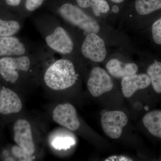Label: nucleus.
Wrapping results in <instances>:
<instances>
[{
    "label": "nucleus",
    "mask_w": 161,
    "mask_h": 161,
    "mask_svg": "<svg viewBox=\"0 0 161 161\" xmlns=\"http://www.w3.org/2000/svg\"><path fill=\"white\" fill-rule=\"evenodd\" d=\"M106 68L110 75L118 78L135 75L138 71V67L135 64L124 63L116 59L110 60L107 64Z\"/></svg>",
    "instance_id": "ddd939ff"
},
{
    "label": "nucleus",
    "mask_w": 161,
    "mask_h": 161,
    "mask_svg": "<svg viewBox=\"0 0 161 161\" xmlns=\"http://www.w3.org/2000/svg\"><path fill=\"white\" fill-rule=\"evenodd\" d=\"M119 10V7L117 6H114L112 7V11L115 13H118Z\"/></svg>",
    "instance_id": "393cba45"
},
{
    "label": "nucleus",
    "mask_w": 161,
    "mask_h": 161,
    "mask_svg": "<svg viewBox=\"0 0 161 161\" xmlns=\"http://www.w3.org/2000/svg\"><path fill=\"white\" fill-rule=\"evenodd\" d=\"M143 123L152 135L161 138V110H154L148 112L144 116Z\"/></svg>",
    "instance_id": "4468645a"
},
{
    "label": "nucleus",
    "mask_w": 161,
    "mask_h": 161,
    "mask_svg": "<svg viewBox=\"0 0 161 161\" xmlns=\"http://www.w3.org/2000/svg\"><path fill=\"white\" fill-rule=\"evenodd\" d=\"M153 90L158 94L161 93V63L155 61L147 70Z\"/></svg>",
    "instance_id": "dca6fc26"
},
{
    "label": "nucleus",
    "mask_w": 161,
    "mask_h": 161,
    "mask_svg": "<svg viewBox=\"0 0 161 161\" xmlns=\"http://www.w3.org/2000/svg\"><path fill=\"white\" fill-rule=\"evenodd\" d=\"M22 101L19 95L8 88H2L0 95V113L9 115L19 113L22 109Z\"/></svg>",
    "instance_id": "f8f14e48"
},
{
    "label": "nucleus",
    "mask_w": 161,
    "mask_h": 161,
    "mask_svg": "<svg viewBox=\"0 0 161 161\" xmlns=\"http://www.w3.org/2000/svg\"><path fill=\"white\" fill-rule=\"evenodd\" d=\"M127 115L120 111L105 112L101 118V125L104 132L112 139L120 137L123 129L128 123Z\"/></svg>",
    "instance_id": "423d86ee"
},
{
    "label": "nucleus",
    "mask_w": 161,
    "mask_h": 161,
    "mask_svg": "<svg viewBox=\"0 0 161 161\" xmlns=\"http://www.w3.org/2000/svg\"><path fill=\"white\" fill-rule=\"evenodd\" d=\"M22 0H6V4L8 6L12 7H16L21 4Z\"/></svg>",
    "instance_id": "5701e85b"
},
{
    "label": "nucleus",
    "mask_w": 161,
    "mask_h": 161,
    "mask_svg": "<svg viewBox=\"0 0 161 161\" xmlns=\"http://www.w3.org/2000/svg\"><path fill=\"white\" fill-rule=\"evenodd\" d=\"M129 161V158L123 156H112L109 158L107 159L106 161Z\"/></svg>",
    "instance_id": "b1692460"
},
{
    "label": "nucleus",
    "mask_w": 161,
    "mask_h": 161,
    "mask_svg": "<svg viewBox=\"0 0 161 161\" xmlns=\"http://www.w3.org/2000/svg\"><path fill=\"white\" fill-rule=\"evenodd\" d=\"M75 143L71 137H59L55 139L53 142V146L58 150L67 149Z\"/></svg>",
    "instance_id": "aec40b11"
},
{
    "label": "nucleus",
    "mask_w": 161,
    "mask_h": 161,
    "mask_svg": "<svg viewBox=\"0 0 161 161\" xmlns=\"http://www.w3.org/2000/svg\"><path fill=\"white\" fill-rule=\"evenodd\" d=\"M12 153L15 157L19 161H31L33 159L32 155L26 153L19 146H14L12 148Z\"/></svg>",
    "instance_id": "6ab92c4d"
},
{
    "label": "nucleus",
    "mask_w": 161,
    "mask_h": 161,
    "mask_svg": "<svg viewBox=\"0 0 161 161\" xmlns=\"http://www.w3.org/2000/svg\"><path fill=\"white\" fill-rule=\"evenodd\" d=\"M150 84L151 80L147 74L127 76L122 80V92L125 98H130L136 91L147 88Z\"/></svg>",
    "instance_id": "9d476101"
},
{
    "label": "nucleus",
    "mask_w": 161,
    "mask_h": 161,
    "mask_svg": "<svg viewBox=\"0 0 161 161\" xmlns=\"http://www.w3.org/2000/svg\"><path fill=\"white\" fill-rule=\"evenodd\" d=\"M53 118L58 125L71 131H76L80 127L76 109L70 103L57 105L53 112Z\"/></svg>",
    "instance_id": "6e6552de"
},
{
    "label": "nucleus",
    "mask_w": 161,
    "mask_h": 161,
    "mask_svg": "<svg viewBox=\"0 0 161 161\" xmlns=\"http://www.w3.org/2000/svg\"><path fill=\"white\" fill-rule=\"evenodd\" d=\"M113 87L112 78L104 69L98 67L92 69L88 80L87 88L93 97H98L109 92Z\"/></svg>",
    "instance_id": "39448f33"
},
{
    "label": "nucleus",
    "mask_w": 161,
    "mask_h": 161,
    "mask_svg": "<svg viewBox=\"0 0 161 161\" xmlns=\"http://www.w3.org/2000/svg\"><path fill=\"white\" fill-rule=\"evenodd\" d=\"M31 64V58L28 55L3 57L0 59V75L7 82L14 84L19 79V72L28 71Z\"/></svg>",
    "instance_id": "7ed1b4c3"
},
{
    "label": "nucleus",
    "mask_w": 161,
    "mask_h": 161,
    "mask_svg": "<svg viewBox=\"0 0 161 161\" xmlns=\"http://www.w3.org/2000/svg\"><path fill=\"white\" fill-rule=\"evenodd\" d=\"M5 161H15V160H14V159L13 158L9 157L6 158L5 159Z\"/></svg>",
    "instance_id": "bb28decb"
},
{
    "label": "nucleus",
    "mask_w": 161,
    "mask_h": 161,
    "mask_svg": "<svg viewBox=\"0 0 161 161\" xmlns=\"http://www.w3.org/2000/svg\"><path fill=\"white\" fill-rule=\"evenodd\" d=\"M152 32L154 42L161 45V18L153 24Z\"/></svg>",
    "instance_id": "412c9836"
},
{
    "label": "nucleus",
    "mask_w": 161,
    "mask_h": 161,
    "mask_svg": "<svg viewBox=\"0 0 161 161\" xmlns=\"http://www.w3.org/2000/svg\"><path fill=\"white\" fill-rule=\"evenodd\" d=\"M27 52L28 47L19 38L0 36V57H19L26 55Z\"/></svg>",
    "instance_id": "9b49d317"
},
{
    "label": "nucleus",
    "mask_w": 161,
    "mask_h": 161,
    "mask_svg": "<svg viewBox=\"0 0 161 161\" xmlns=\"http://www.w3.org/2000/svg\"><path fill=\"white\" fill-rule=\"evenodd\" d=\"M77 79L74 64L70 60L65 59L56 60L47 69L44 75L46 85L54 91L71 87Z\"/></svg>",
    "instance_id": "f257e3e1"
},
{
    "label": "nucleus",
    "mask_w": 161,
    "mask_h": 161,
    "mask_svg": "<svg viewBox=\"0 0 161 161\" xmlns=\"http://www.w3.org/2000/svg\"><path fill=\"white\" fill-rule=\"evenodd\" d=\"M135 6L138 14L145 15L161 9V0H136Z\"/></svg>",
    "instance_id": "f3484780"
},
{
    "label": "nucleus",
    "mask_w": 161,
    "mask_h": 161,
    "mask_svg": "<svg viewBox=\"0 0 161 161\" xmlns=\"http://www.w3.org/2000/svg\"><path fill=\"white\" fill-rule=\"evenodd\" d=\"M112 2L116 3H120L123 2L124 0H111Z\"/></svg>",
    "instance_id": "a878e982"
},
{
    "label": "nucleus",
    "mask_w": 161,
    "mask_h": 161,
    "mask_svg": "<svg viewBox=\"0 0 161 161\" xmlns=\"http://www.w3.org/2000/svg\"><path fill=\"white\" fill-rule=\"evenodd\" d=\"M2 88H1V85H0V95H1V91H2Z\"/></svg>",
    "instance_id": "cd10ccee"
},
{
    "label": "nucleus",
    "mask_w": 161,
    "mask_h": 161,
    "mask_svg": "<svg viewBox=\"0 0 161 161\" xmlns=\"http://www.w3.org/2000/svg\"><path fill=\"white\" fill-rule=\"evenodd\" d=\"M81 50L84 57L94 62H102L106 57L104 41L95 33L87 35L82 43Z\"/></svg>",
    "instance_id": "0eeeda50"
},
{
    "label": "nucleus",
    "mask_w": 161,
    "mask_h": 161,
    "mask_svg": "<svg viewBox=\"0 0 161 161\" xmlns=\"http://www.w3.org/2000/svg\"><path fill=\"white\" fill-rule=\"evenodd\" d=\"M45 0H26L25 7L29 12H33L39 8Z\"/></svg>",
    "instance_id": "4be33fe9"
},
{
    "label": "nucleus",
    "mask_w": 161,
    "mask_h": 161,
    "mask_svg": "<svg viewBox=\"0 0 161 161\" xmlns=\"http://www.w3.org/2000/svg\"><path fill=\"white\" fill-rule=\"evenodd\" d=\"M21 24L14 20H4L0 18V36H11L18 33Z\"/></svg>",
    "instance_id": "a211bd4d"
},
{
    "label": "nucleus",
    "mask_w": 161,
    "mask_h": 161,
    "mask_svg": "<svg viewBox=\"0 0 161 161\" xmlns=\"http://www.w3.org/2000/svg\"><path fill=\"white\" fill-rule=\"evenodd\" d=\"M57 13L63 19L73 26H77L86 33H98L100 26L98 22L86 14L80 8L72 3H59Z\"/></svg>",
    "instance_id": "f03ea898"
},
{
    "label": "nucleus",
    "mask_w": 161,
    "mask_h": 161,
    "mask_svg": "<svg viewBox=\"0 0 161 161\" xmlns=\"http://www.w3.org/2000/svg\"><path fill=\"white\" fill-rule=\"evenodd\" d=\"M80 8L91 7L96 16H100V14L107 13L109 11L110 7L105 0H76Z\"/></svg>",
    "instance_id": "2eb2a0df"
},
{
    "label": "nucleus",
    "mask_w": 161,
    "mask_h": 161,
    "mask_svg": "<svg viewBox=\"0 0 161 161\" xmlns=\"http://www.w3.org/2000/svg\"><path fill=\"white\" fill-rule=\"evenodd\" d=\"M14 140L18 146L30 155L35 151L31 126L27 120L18 119L14 125Z\"/></svg>",
    "instance_id": "1a4fd4ad"
},
{
    "label": "nucleus",
    "mask_w": 161,
    "mask_h": 161,
    "mask_svg": "<svg viewBox=\"0 0 161 161\" xmlns=\"http://www.w3.org/2000/svg\"><path fill=\"white\" fill-rule=\"evenodd\" d=\"M48 33L44 35V37L47 45L50 49L62 54H69L73 52L74 42L62 26L57 25Z\"/></svg>",
    "instance_id": "20e7f679"
}]
</instances>
